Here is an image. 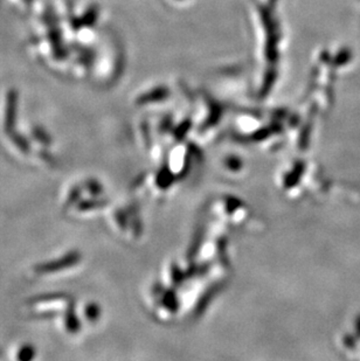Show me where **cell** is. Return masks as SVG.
I'll use <instances>...</instances> for the list:
<instances>
[{
  "label": "cell",
  "mask_w": 360,
  "mask_h": 361,
  "mask_svg": "<svg viewBox=\"0 0 360 361\" xmlns=\"http://www.w3.org/2000/svg\"><path fill=\"white\" fill-rule=\"evenodd\" d=\"M81 262V254L78 250L66 252L60 259L48 262L39 263L35 267V271L39 275H48V274L60 273L64 270L71 269Z\"/></svg>",
  "instance_id": "obj_1"
},
{
  "label": "cell",
  "mask_w": 360,
  "mask_h": 361,
  "mask_svg": "<svg viewBox=\"0 0 360 361\" xmlns=\"http://www.w3.org/2000/svg\"><path fill=\"white\" fill-rule=\"evenodd\" d=\"M72 297L67 293H53L47 295H40L30 300V304L35 307H41V305H48L49 303L71 304L73 302Z\"/></svg>",
  "instance_id": "obj_2"
},
{
  "label": "cell",
  "mask_w": 360,
  "mask_h": 361,
  "mask_svg": "<svg viewBox=\"0 0 360 361\" xmlns=\"http://www.w3.org/2000/svg\"><path fill=\"white\" fill-rule=\"evenodd\" d=\"M64 324H65L66 330L68 331L69 334H78V331L81 330V321L75 312L74 302L69 304L67 309H66Z\"/></svg>",
  "instance_id": "obj_3"
},
{
  "label": "cell",
  "mask_w": 360,
  "mask_h": 361,
  "mask_svg": "<svg viewBox=\"0 0 360 361\" xmlns=\"http://www.w3.org/2000/svg\"><path fill=\"white\" fill-rule=\"evenodd\" d=\"M82 188L78 185H75L69 190L68 195L66 198L65 204H64V211H68L71 208L76 207L78 202L81 201Z\"/></svg>",
  "instance_id": "obj_4"
},
{
  "label": "cell",
  "mask_w": 360,
  "mask_h": 361,
  "mask_svg": "<svg viewBox=\"0 0 360 361\" xmlns=\"http://www.w3.org/2000/svg\"><path fill=\"white\" fill-rule=\"evenodd\" d=\"M11 140L14 144V147H17L18 150L20 151L21 154H28L31 151V147L28 140L25 138L23 135L17 133H11Z\"/></svg>",
  "instance_id": "obj_5"
},
{
  "label": "cell",
  "mask_w": 360,
  "mask_h": 361,
  "mask_svg": "<svg viewBox=\"0 0 360 361\" xmlns=\"http://www.w3.org/2000/svg\"><path fill=\"white\" fill-rule=\"evenodd\" d=\"M37 351H35V346L32 345H23L20 350L18 351L17 359L21 361L32 360L35 358Z\"/></svg>",
  "instance_id": "obj_6"
},
{
  "label": "cell",
  "mask_w": 360,
  "mask_h": 361,
  "mask_svg": "<svg viewBox=\"0 0 360 361\" xmlns=\"http://www.w3.org/2000/svg\"><path fill=\"white\" fill-rule=\"evenodd\" d=\"M103 204H104L101 200H81L78 202L76 208L80 212H88L96 209V208L102 207Z\"/></svg>",
  "instance_id": "obj_7"
},
{
  "label": "cell",
  "mask_w": 360,
  "mask_h": 361,
  "mask_svg": "<svg viewBox=\"0 0 360 361\" xmlns=\"http://www.w3.org/2000/svg\"><path fill=\"white\" fill-rule=\"evenodd\" d=\"M33 137H35V140L37 142H39L44 147H49L52 144L51 136L44 129H40V128H35L33 130Z\"/></svg>",
  "instance_id": "obj_8"
},
{
  "label": "cell",
  "mask_w": 360,
  "mask_h": 361,
  "mask_svg": "<svg viewBox=\"0 0 360 361\" xmlns=\"http://www.w3.org/2000/svg\"><path fill=\"white\" fill-rule=\"evenodd\" d=\"M85 316L88 321L95 322L100 317V307L96 304H87L85 307Z\"/></svg>",
  "instance_id": "obj_9"
},
{
  "label": "cell",
  "mask_w": 360,
  "mask_h": 361,
  "mask_svg": "<svg viewBox=\"0 0 360 361\" xmlns=\"http://www.w3.org/2000/svg\"><path fill=\"white\" fill-rule=\"evenodd\" d=\"M85 188L92 195H101V191H102L99 183L94 180V179H89V180L85 181Z\"/></svg>",
  "instance_id": "obj_10"
},
{
  "label": "cell",
  "mask_w": 360,
  "mask_h": 361,
  "mask_svg": "<svg viewBox=\"0 0 360 361\" xmlns=\"http://www.w3.org/2000/svg\"><path fill=\"white\" fill-rule=\"evenodd\" d=\"M39 156H40L41 159H42L44 163L48 164L49 166H55V165H56V159H55L47 150H41L40 152H39Z\"/></svg>",
  "instance_id": "obj_11"
},
{
  "label": "cell",
  "mask_w": 360,
  "mask_h": 361,
  "mask_svg": "<svg viewBox=\"0 0 360 361\" xmlns=\"http://www.w3.org/2000/svg\"><path fill=\"white\" fill-rule=\"evenodd\" d=\"M59 314L58 310H44V311H39L35 314V318H39V319H49V318L56 317Z\"/></svg>",
  "instance_id": "obj_12"
},
{
  "label": "cell",
  "mask_w": 360,
  "mask_h": 361,
  "mask_svg": "<svg viewBox=\"0 0 360 361\" xmlns=\"http://www.w3.org/2000/svg\"><path fill=\"white\" fill-rule=\"evenodd\" d=\"M0 355H1V351H0Z\"/></svg>",
  "instance_id": "obj_13"
}]
</instances>
